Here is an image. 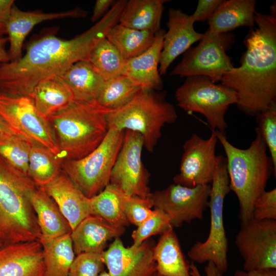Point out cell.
<instances>
[{"mask_svg":"<svg viewBox=\"0 0 276 276\" xmlns=\"http://www.w3.org/2000/svg\"><path fill=\"white\" fill-rule=\"evenodd\" d=\"M126 1L115 2L94 26L70 39L48 31L33 39L18 60L0 65V93L11 97H29L35 86L45 79L59 76L75 63L87 60L90 51L119 22Z\"/></svg>","mask_w":276,"mask_h":276,"instance_id":"6da1fadb","label":"cell"},{"mask_svg":"<svg viewBox=\"0 0 276 276\" xmlns=\"http://www.w3.org/2000/svg\"><path fill=\"white\" fill-rule=\"evenodd\" d=\"M255 24L244 39L240 65L220 80L236 93L238 108L250 116L276 102V17L256 12Z\"/></svg>","mask_w":276,"mask_h":276,"instance_id":"7a4b0ae2","label":"cell"},{"mask_svg":"<svg viewBox=\"0 0 276 276\" xmlns=\"http://www.w3.org/2000/svg\"><path fill=\"white\" fill-rule=\"evenodd\" d=\"M215 131L226 154L231 190L239 201L238 218L241 223H244L252 218L255 203L266 191L273 172L272 161L257 128L255 139L245 149L235 147L227 140L225 134Z\"/></svg>","mask_w":276,"mask_h":276,"instance_id":"3957f363","label":"cell"},{"mask_svg":"<svg viewBox=\"0 0 276 276\" xmlns=\"http://www.w3.org/2000/svg\"><path fill=\"white\" fill-rule=\"evenodd\" d=\"M37 187L0 157V243L3 247L40 238L32 204Z\"/></svg>","mask_w":276,"mask_h":276,"instance_id":"277c9868","label":"cell"},{"mask_svg":"<svg viewBox=\"0 0 276 276\" xmlns=\"http://www.w3.org/2000/svg\"><path fill=\"white\" fill-rule=\"evenodd\" d=\"M111 111L96 101L74 100L49 118L60 156L65 160L78 159L94 151L107 132V115Z\"/></svg>","mask_w":276,"mask_h":276,"instance_id":"5b68a950","label":"cell"},{"mask_svg":"<svg viewBox=\"0 0 276 276\" xmlns=\"http://www.w3.org/2000/svg\"><path fill=\"white\" fill-rule=\"evenodd\" d=\"M177 114L174 106L160 91L141 89L123 106L107 115L108 128L131 130L140 133L144 147L153 152L167 124L174 123Z\"/></svg>","mask_w":276,"mask_h":276,"instance_id":"8992f818","label":"cell"},{"mask_svg":"<svg viewBox=\"0 0 276 276\" xmlns=\"http://www.w3.org/2000/svg\"><path fill=\"white\" fill-rule=\"evenodd\" d=\"M211 186L209 202L211 222L209 234L204 242L197 241L188 256L197 263L212 262L222 273L228 267V241L223 222V206L226 196L231 191L227 170L226 158L217 155L216 169Z\"/></svg>","mask_w":276,"mask_h":276,"instance_id":"52a82bcc","label":"cell"},{"mask_svg":"<svg viewBox=\"0 0 276 276\" xmlns=\"http://www.w3.org/2000/svg\"><path fill=\"white\" fill-rule=\"evenodd\" d=\"M124 132L109 127L102 142L91 153L80 159L62 161V170L87 198L97 195L110 183Z\"/></svg>","mask_w":276,"mask_h":276,"instance_id":"ba28073f","label":"cell"},{"mask_svg":"<svg viewBox=\"0 0 276 276\" xmlns=\"http://www.w3.org/2000/svg\"><path fill=\"white\" fill-rule=\"evenodd\" d=\"M175 97L178 106L183 110L202 114L212 130L225 134L228 127L225 113L237 101L233 90L207 77L193 76L186 77L176 90Z\"/></svg>","mask_w":276,"mask_h":276,"instance_id":"9c48e42d","label":"cell"},{"mask_svg":"<svg viewBox=\"0 0 276 276\" xmlns=\"http://www.w3.org/2000/svg\"><path fill=\"white\" fill-rule=\"evenodd\" d=\"M234 42V34H215L208 29L199 43L184 53L170 75L186 78L202 76L215 83L220 81L222 76L234 67L226 54Z\"/></svg>","mask_w":276,"mask_h":276,"instance_id":"30bf717a","label":"cell"},{"mask_svg":"<svg viewBox=\"0 0 276 276\" xmlns=\"http://www.w3.org/2000/svg\"><path fill=\"white\" fill-rule=\"evenodd\" d=\"M0 116L13 132L60 156L48 119L38 112L30 97H11L0 93Z\"/></svg>","mask_w":276,"mask_h":276,"instance_id":"8fae6325","label":"cell"},{"mask_svg":"<svg viewBox=\"0 0 276 276\" xmlns=\"http://www.w3.org/2000/svg\"><path fill=\"white\" fill-rule=\"evenodd\" d=\"M144 140L139 133L125 130L122 147L112 168L110 183L127 196L150 197V173L142 159Z\"/></svg>","mask_w":276,"mask_h":276,"instance_id":"7c38bea8","label":"cell"},{"mask_svg":"<svg viewBox=\"0 0 276 276\" xmlns=\"http://www.w3.org/2000/svg\"><path fill=\"white\" fill-rule=\"evenodd\" d=\"M235 244L245 271L276 268V220L251 218L241 223Z\"/></svg>","mask_w":276,"mask_h":276,"instance_id":"4fadbf2b","label":"cell"},{"mask_svg":"<svg viewBox=\"0 0 276 276\" xmlns=\"http://www.w3.org/2000/svg\"><path fill=\"white\" fill-rule=\"evenodd\" d=\"M211 185L189 188L173 183L152 193L153 208L163 211L173 227L181 226L195 219H202L209 208Z\"/></svg>","mask_w":276,"mask_h":276,"instance_id":"5bb4252c","label":"cell"},{"mask_svg":"<svg viewBox=\"0 0 276 276\" xmlns=\"http://www.w3.org/2000/svg\"><path fill=\"white\" fill-rule=\"evenodd\" d=\"M218 141L213 130L208 139L194 133L187 140L183 146L179 173L173 178L174 183L189 188L210 185L216 169Z\"/></svg>","mask_w":276,"mask_h":276,"instance_id":"9a60e30c","label":"cell"},{"mask_svg":"<svg viewBox=\"0 0 276 276\" xmlns=\"http://www.w3.org/2000/svg\"><path fill=\"white\" fill-rule=\"evenodd\" d=\"M155 243L150 238L137 248L126 247L120 237L115 238L102 252L110 276H152L156 272L153 256Z\"/></svg>","mask_w":276,"mask_h":276,"instance_id":"2e32d148","label":"cell"},{"mask_svg":"<svg viewBox=\"0 0 276 276\" xmlns=\"http://www.w3.org/2000/svg\"><path fill=\"white\" fill-rule=\"evenodd\" d=\"M168 31L164 36L163 49L160 55L158 70L165 75L173 61L185 53L195 42L200 41L203 34L194 28V20L179 9L170 8L168 13Z\"/></svg>","mask_w":276,"mask_h":276,"instance_id":"e0dca14e","label":"cell"},{"mask_svg":"<svg viewBox=\"0 0 276 276\" xmlns=\"http://www.w3.org/2000/svg\"><path fill=\"white\" fill-rule=\"evenodd\" d=\"M87 12L80 8L58 12L45 13L39 10L24 11L15 4L13 5L7 25V34L9 43L8 53L10 61L19 59L22 56L24 41L37 24L42 22L66 18H80Z\"/></svg>","mask_w":276,"mask_h":276,"instance_id":"ac0fdd59","label":"cell"},{"mask_svg":"<svg viewBox=\"0 0 276 276\" xmlns=\"http://www.w3.org/2000/svg\"><path fill=\"white\" fill-rule=\"evenodd\" d=\"M0 276H44L43 250L39 241L2 247Z\"/></svg>","mask_w":276,"mask_h":276,"instance_id":"d6986e66","label":"cell"},{"mask_svg":"<svg viewBox=\"0 0 276 276\" xmlns=\"http://www.w3.org/2000/svg\"><path fill=\"white\" fill-rule=\"evenodd\" d=\"M42 187L56 203L72 230L84 218L91 215L89 198L62 170Z\"/></svg>","mask_w":276,"mask_h":276,"instance_id":"ffe728a7","label":"cell"},{"mask_svg":"<svg viewBox=\"0 0 276 276\" xmlns=\"http://www.w3.org/2000/svg\"><path fill=\"white\" fill-rule=\"evenodd\" d=\"M165 32L160 29L155 33L154 41L149 49L125 61L122 75L129 78L142 89L160 91L163 88L158 67Z\"/></svg>","mask_w":276,"mask_h":276,"instance_id":"44dd1931","label":"cell"},{"mask_svg":"<svg viewBox=\"0 0 276 276\" xmlns=\"http://www.w3.org/2000/svg\"><path fill=\"white\" fill-rule=\"evenodd\" d=\"M125 227L112 226L102 218L90 215L72 231L71 237L76 255L82 253H102L109 241L120 237Z\"/></svg>","mask_w":276,"mask_h":276,"instance_id":"7402d4cb","label":"cell"},{"mask_svg":"<svg viewBox=\"0 0 276 276\" xmlns=\"http://www.w3.org/2000/svg\"><path fill=\"white\" fill-rule=\"evenodd\" d=\"M256 1H223L208 20V29L215 34L227 33L241 27L255 25Z\"/></svg>","mask_w":276,"mask_h":276,"instance_id":"603a6c76","label":"cell"},{"mask_svg":"<svg viewBox=\"0 0 276 276\" xmlns=\"http://www.w3.org/2000/svg\"><path fill=\"white\" fill-rule=\"evenodd\" d=\"M32 204L40 231L39 240H50L71 234L72 229L56 203L42 187H37Z\"/></svg>","mask_w":276,"mask_h":276,"instance_id":"cb8c5ba5","label":"cell"},{"mask_svg":"<svg viewBox=\"0 0 276 276\" xmlns=\"http://www.w3.org/2000/svg\"><path fill=\"white\" fill-rule=\"evenodd\" d=\"M75 101L96 102L105 80L88 60L79 61L59 76Z\"/></svg>","mask_w":276,"mask_h":276,"instance_id":"d4e9b609","label":"cell"},{"mask_svg":"<svg viewBox=\"0 0 276 276\" xmlns=\"http://www.w3.org/2000/svg\"><path fill=\"white\" fill-rule=\"evenodd\" d=\"M167 0H130L126 2L118 23L140 31L156 33L160 22Z\"/></svg>","mask_w":276,"mask_h":276,"instance_id":"484cf974","label":"cell"},{"mask_svg":"<svg viewBox=\"0 0 276 276\" xmlns=\"http://www.w3.org/2000/svg\"><path fill=\"white\" fill-rule=\"evenodd\" d=\"M29 97L38 112L47 119L74 101L70 90L59 76L40 81Z\"/></svg>","mask_w":276,"mask_h":276,"instance_id":"4316f807","label":"cell"},{"mask_svg":"<svg viewBox=\"0 0 276 276\" xmlns=\"http://www.w3.org/2000/svg\"><path fill=\"white\" fill-rule=\"evenodd\" d=\"M156 272L163 276H191L177 236L171 228L161 235L153 249Z\"/></svg>","mask_w":276,"mask_h":276,"instance_id":"83f0119b","label":"cell"},{"mask_svg":"<svg viewBox=\"0 0 276 276\" xmlns=\"http://www.w3.org/2000/svg\"><path fill=\"white\" fill-rule=\"evenodd\" d=\"M43 250L44 276H68L75 259L71 234L50 240H39Z\"/></svg>","mask_w":276,"mask_h":276,"instance_id":"f1b7e54d","label":"cell"},{"mask_svg":"<svg viewBox=\"0 0 276 276\" xmlns=\"http://www.w3.org/2000/svg\"><path fill=\"white\" fill-rule=\"evenodd\" d=\"M155 33L123 26H113L106 37L116 47L125 60L138 56L153 44Z\"/></svg>","mask_w":276,"mask_h":276,"instance_id":"f546056e","label":"cell"},{"mask_svg":"<svg viewBox=\"0 0 276 276\" xmlns=\"http://www.w3.org/2000/svg\"><path fill=\"white\" fill-rule=\"evenodd\" d=\"M124 193L109 183L97 195L89 198L91 214L99 216L113 226L125 227L130 224L123 209Z\"/></svg>","mask_w":276,"mask_h":276,"instance_id":"4dcf8cb0","label":"cell"},{"mask_svg":"<svg viewBox=\"0 0 276 276\" xmlns=\"http://www.w3.org/2000/svg\"><path fill=\"white\" fill-rule=\"evenodd\" d=\"M63 160L47 147L33 142L29 158V177L36 186L43 187L61 171Z\"/></svg>","mask_w":276,"mask_h":276,"instance_id":"1f68e13d","label":"cell"},{"mask_svg":"<svg viewBox=\"0 0 276 276\" xmlns=\"http://www.w3.org/2000/svg\"><path fill=\"white\" fill-rule=\"evenodd\" d=\"M141 89L129 78L121 75L105 81L96 102L102 107L113 110L128 103Z\"/></svg>","mask_w":276,"mask_h":276,"instance_id":"d6a6232c","label":"cell"},{"mask_svg":"<svg viewBox=\"0 0 276 276\" xmlns=\"http://www.w3.org/2000/svg\"><path fill=\"white\" fill-rule=\"evenodd\" d=\"M87 60L105 80L122 75L125 61L106 37L94 45Z\"/></svg>","mask_w":276,"mask_h":276,"instance_id":"836d02e7","label":"cell"},{"mask_svg":"<svg viewBox=\"0 0 276 276\" xmlns=\"http://www.w3.org/2000/svg\"><path fill=\"white\" fill-rule=\"evenodd\" d=\"M33 142L13 131L0 133V157L29 177V158Z\"/></svg>","mask_w":276,"mask_h":276,"instance_id":"e575fe53","label":"cell"},{"mask_svg":"<svg viewBox=\"0 0 276 276\" xmlns=\"http://www.w3.org/2000/svg\"><path fill=\"white\" fill-rule=\"evenodd\" d=\"M171 228L173 227L169 216L162 210L154 209L150 215L132 232L133 243L130 247L136 248L151 237L158 234L161 235Z\"/></svg>","mask_w":276,"mask_h":276,"instance_id":"d590c367","label":"cell"},{"mask_svg":"<svg viewBox=\"0 0 276 276\" xmlns=\"http://www.w3.org/2000/svg\"><path fill=\"white\" fill-rule=\"evenodd\" d=\"M257 128L263 138L273 165V173L276 175V102L261 111L256 116Z\"/></svg>","mask_w":276,"mask_h":276,"instance_id":"8d00e7d4","label":"cell"},{"mask_svg":"<svg viewBox=\"0 0 276 276\" xmlns=\"http://www.w3.org/2000/svg\"><path fill=\"white\" fill-rule=\"evenodd\" d=\"M104 266L102 253H82L75 256L68 276H98Z\"/></svg>","mask_w":276,"mask_h":276,"instance_id":"74e56055","label":"cell"},{"mask_svg":"<svg viewBox=\"0 0 276 276\" xmlns=\"http://www.w3.org/2000/svg\"><path fill=\"white\" fill-rule=\"evenodd\" d=\"M123 209L130 224L136 227L140 225L151 213L153 208L151 196L147 198L130 196L124 194Z\"/></svg>","mask_w":276,"mask_h":276,"instance_id":"f35d334b","label":"cell"},{"mask_svg":"<svg viewBox=\"0 0 276 276\" xmlns=\"http://www.w3.org/2000/svg\"><path fill=\"white\" fill-rule=\"evenodd\" d=\"M252 218L257 220H276V189L264 191L256 201Z\"/></svg>","mask_w":276,"mask_h":276,"instance_id":"ab89813d","label":"cell"},{"mask_svg":"<svg viewBox=\"0 0 276 276\" xmlns=\"http://www.w3.org/2000/svg\"><path fill=\"white\" fill-rule=\"evenodd\" d=\"M223 0H199L197 8L191 16L194 21H205L214 14Z\"/></svg>","mask_w":276,"mask_h":276,"instance_id":"60d3db41","label":"cell"},{"mask_svg":"<svg viewBox=\"0 0 276 276\" xmlns=\"http://www.w3.org/2000/svg\"><path fill=\"white\" fill-rule=\"evenodd\" d=\"M13 0H0V37L7 34V25Z\"/></svg>","mask_w":276,"mask_h":276,"instance_id":"b9f144b4","label":"cell"},{"mask_svg":"<svg viewBox=\"0 0 276 276\" xmlns=\"http://www.w3.org/2000/svg\"><path fill=\"white\" fill-rule=\"evenodd\" d=\"M113 0H97L95 2L90 20L98 22L109 11L114 3Z\"/></svg>","mask_w":276,"mask_h":276,"instance_id":"7bdbcfd3","label":"cell"},{"mask_svg":"<svg viewBox=\"0 0 276 276\" xmlns=\"http://www.w3.org/2000/svg\"><path fill=\"white\" fill-rule=\"evenodd\" d=\"M190 273L191 276H202L200 273L197 266L195 263L192 262L189 264ZM204 272L206 276H223V274L217 267L211 262H208L204 267Z\"/></svg>","mask_w":276,"mask_h":276,"instance_id":"ee69618b","label":"cell"},{"mask_svg":"<svg viewBox=\"0 0 276 276\" xmlns=\"http://www.w3.org/2000/svg\"><path fill=\"white\" fill-rule=\"evenodd\" d=\"M8 43L7 37H0V65L10 61L8 51L6 50V45Z\"/></svg>","mask_w":276,"mask_h":276,"instance_id":"f6af8a7d","label":"cell"},{"mask_svg":"<svg viewBox=\"0 0 276 276\" xmlns=\"http://www.w3.org/2000/svg\"><path fill=\"white\" fill-rule=\"evenodd\" d=\"M247 272V276H276V268H266L255 269Z\"/></svg>","mask_w":276,"mask_h":276,"instance_id":"bcb514c9","label":"cell"},{"mask_svg":"<svg viewBox=\"0 0 276 276\" xmlns=\"http://www.w3.org/2000/svg\"><path fill=\"white\" fill-rule=\"evenodd\" d=\"M12 131L7 123L0 116V133L4 132Z\"/></svg>","mask_w":276,"mask_h":276,"instance_id":"7dc6e473","label":"cell"},{"mask_svg":"<svg viewBox=\"0 0 276 276\" xmlns=\"http://www.w3.org/2000/svg\"><path fill=\"white\" fill-rule=\"evenodd\" d=\"M270 14L276 17V3L275 1L270 6Z\"/></svg>","mask_w":276,"mask_h":276,"instance_id":"c3c4849f","label":"cell"},{"mask_svg":"<svg viewBox=\"0 0 276 276\" xmlns=\"http://www.w3.org/2000/svg\"><path fill=\"white\" fill-rule=\"evenodd\" d=\"M233 276H247V272L243 270L237 269Z\"/></svg>","mask_w":276,"mask_h":276,"instance_id":"681fc988","label":"cell"},{"mask_svg":"<svg viewBox=\"0 0 276 276\" xmlns=\"http://www.w3.org/2000/svg\"><path fill=\"white\" fill-rule=\"evenodd\" d=\"M98 276H110L108 272L105 270L103 271Z\"/></svg>","mask_w":276,"mask_h":276,"instance_id":"f907efd6","label":"cell"},{"mask_svg":"<svg viewBox=\"0 0 276 276\" xmlns=\"http://www.w3.org/2000/svg\"><path fill=\"white\" fill-rule=\"evenodd\" d=\"M152 276H163V275H161L160 274H159V273L156 272L152 275Z\"/></svg>","mask_w":276,"mask_h":276,"instance_id":"816d5d0a","label":"cell"},{"mask_svg":"<svg viewBox=\"0 0 276 276\" xmlns=\"http://www.w3.org/2000/svg\"><path fill=\"white\" fill-rule=\"evenodd\" d=\"M3 247L2 245L0 243V249Z\"/></svg>","mask_w":276,"mask_h":276,"instance_id":"f5cc1de1","label":"cell"}]
</instances>
